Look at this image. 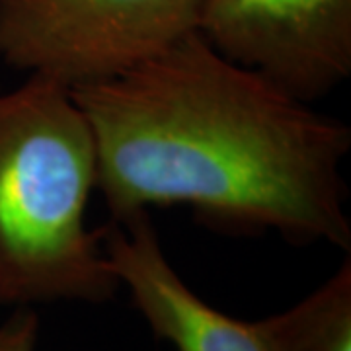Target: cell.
Masks as SVG:
<instances>
[{"label": "cell", "mask_w": 351, "mask_h": 351, "mask_svg": "<svg viewBox=\"0 0 351 351\" xmlns=\"http://www.w3.org/2000/svg\"><path fill=\"white\" fill-rule=\"evenodd\" d=\"M112 219L186 205L205 225L351 252V127L234 63L199 32L71 90Z\"/></svg>", "instance_id": "1"}, {"label": "cell", "mask_w": 351, "mask_h": 351, "mask_svg": "<svg viewBox=\"0 0 351 351\" xmlns=\"http://www.w3.org/2000/svg\"><path fill=\"white\" fill-rule=\"evenodd\" d=\"M96 182L92 129L69 88L27 75L0 92V306L117 295L101 228L86 225Z\"/></svg>", "instance_id": "2"}, {"label": "cell", "mask_w": 351, "mask_h": 351, "mask_svg": "<svg viewBox=\"0 0 351 351\" xmlns=\"http://www.w3.org/2000/svg\"><path fill=\"white\" fill-rule=\"evenodd\" d=\"M203 0H0V61L69 90L101 82L197 32Z\"/></svg>", "instance_id": "3"}, {"label": "cell", "mask_w": 351, "mask_h": 351, "mask_svg": "<svg viewBox=\"0 0 351 351\" xmlns=\"http://www.w3.org/2000/svg\"><path fill=\"white\" fill-rule=\"evenodd\" d=\"M197 32L308 104L351 76V0H203Z\"/></svg>", "instance_id": "4"}, {"label": "cell", "mask_w": 351, "mask_h": 351, "mask_svg": "<svg viewBox=\"0 0 351 351\" xmlns=\"http://www.w3.org/2000/svg\"><path fill=\"white\" fill-rule=\"evenodd\" d=\"M101 237L119 287L174 351H271L260 320L232 318L189 289L168 262L149 211L112 219Z\"/></svg>", "instance_id": "5"}, {"label": "cell", "mask_w": 351, "mask_h": 351, "mask_svg": "<svg viewBox=\"0 0 351 351\" xmlns=\"http://www.w3.org/2000/svg\"><path fill=\"white\" fill-rule=\"evenodd\" d=\"M271 351H351V260L302 301L262 318Z\"/></svg>", "instance_id": "6"}, {"label": "cell", "mask_w": 351, "mask_h": 351, "mask_svg": "<svg viewBox=\"0 0 351 351\" xmlns=\"http://www.w3.org/2000/svg\"><path fill=\"white\" fill-rule=\"evenodd\" d=\"M39 318L34 308H14L0 324V351H36Z\"/></svg>", "instance_id": "7"}]
</instances>
